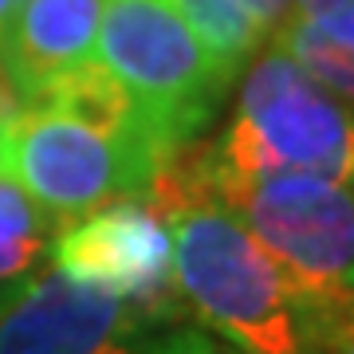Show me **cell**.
<instances>
[{
	"label": "cell",
	"instance_id": "1",
	"mask_svg": "<svg viewBox=\"0 0 354 354\" xmlns=\"http://www.w3.org/2000/svg\"><path fill=\"white\" fill-rule=\"evenodd\" d=\"M146 197L169 225L177 299L209 335L236 354H319V319L252 232L209 197L201 162H165Z\"/></svg>",
	"mask_w": 354,
	"mask_h": 354
},
{
	"label": "cell",
	"instance_id": "2",
	"mask_svg": "<svg viewBox=\"0 0 354 354\" xmlns=\"http://www.w3.org/2000/svg\"><path fill=\"white\" fill-rule=\"evenodd\" d=\"M205 189L236 216L323 323L354 304V185L304 174L228 177L201 158Z\"/></svg>",
	"mask_w": 354,
	"mask_h": 354
},
{
	"label": "cell",
	"instance_id": "3",
	"mask_svg": "<svg viewBox=\"0 0 354 354\" xmlns=\"http://www.w3.org/2000/svg\"><path fill=\"white\" fill-rule=\"evenodd\" d=\"M205 162L228 177L304 174L354 185V111L283 48H268L248 64L232 122Z\"/></svg>",
	"mask_w": 354,
	"mask_h": 354
},
{
	"label": "cell",
	"instance_id": "4",
	"mask_svg": "<svg viewBox=\"0 0 354 354\" xmlns=\"http://www.w3.org/2000/svg\"><path fill=\"white\" fill-rule=\"evenodd\" d=\"M95 59L134 95L174 150L197 134L232 83L169 0H102Z\"/></svg>",
	"mask_w": 354,
	"mask_h": 354
},
{
	"label": "cell",
	"instance_id": "5",
	"mask_svg": "<svg viewBox=\"0 0 354 354\" xmlns=\"http://www.w3.org/2000/svg\"><path fill=\"white\" fill-rule=\"evenodd\" d=\"M162 165L153 153L102 138L51 106H24L0 127V177L20 185L48 216L64 221L146 193Z\"/></svg>",
	"mask_w": 354,
	"mask_h": 354
},
{
	"label": "cell",
	"instance_id": "6",
	"mask_svg": "<svg viewBox=\"0 0 354 354\" xmlns=\"http://www.w3.org/2000/svg\"><path fill=\"white\" fill-rule=\"evenodd\" d=\"M158 335V319L55 268L0 288V354H150Z\"/></svg>",
	"mask_w": 354,
	"mask_h": 354
},
{
	"label": "cell",
	"instance_id": "7",
	"mask_svg": "<svg viewBox=\"0 0 354 354\" xmlns=\"http://www.w3.org/2000/svg\"><path fill=\"white\" fill-rule=\"evenodd\" d=\"M48 252L55 272L111 291L158 323L181 304L174 288L169 225L146 193L91 209L75 225L55 232Z\"/></svg>",
	"mask_w": 354,
	"mask_h": 354
},
{
	"label": "cell",
	"instance_id": "8",
	"mask_svg": "<svg viewBox=\"0 0 354 354\" xmlns=\"http://www.w3.org/2000/svg\"><path fill=\"white\" fill-rule=\"evenodd\" d=\"M102 0H20L0 36V55L28 99L59 71L95 59Z\"/></svg>",
	"mask_w": 354,
	"mask_h": 354
},
{
	"label": "cell",
	"instance_id": "9",
	"mask_svg": "<svg viewBox=\"0 0 354 354\" xmlns=\"http://www.w3.org/2000/svg\"><path fill=\"white\" fill-rule=\"evenodd\" d=\"M169 8L189 24V32L209 48L228 79L241 75L264 44V32L236 0H169Z\"/></svg>",
	"mask_w": 354,
	"mask_h": 354
},
{
	"label": "cell",
	"instance_id": "10",
	"mask_svg": "<svg viewBox=\"0 0 354 354\" xmlns=\"http://www.w3.org/2000/svg\"><path fill=\"white\" fill-rule=\"evenodd\" d=\"M276 48L288 51L330 95L354 99V39H335L319 28L304 24V20H288L276 32Z\"/></svg>",
	"mask_w": 354,
	"mask_h": 354
},
{
	"label": "cell",
	"instance_id": "11",
	"mask_svg": "<svg viewBox=\"0 0 354 354\" xmlns=\"http://www.w3.org/2000/svg\"><path fill=\"white\" fill-rule=\"evenodd\" d=\"M48 225H51V216L20 185H12L8 177H0V244L44 241L48 236Z\"/></svg>",
	"mask_w": 354,
	"mask_h": 354
},
{
	"label": "cell",
	"instance_id": "12",
	"mask_svg": "<svg viewBox=\"0 0 354 354\" xmlns=\"http://www.w3.org/2000/svg\"><path fill=\"white\" fill-rule=\"evenodd\" d=\"M291 20H304L335 39H354V0H291Z\"/></svg>",
	"mask_w": 354,
	"mask_h": 354
},
{
	"label": "cell",
	"instance_id": "13",
	"mask_svg": "<svg viewBox=\"0 0 354 354\" xmlns=\"http://www.w3.org/2000/svg\"><path fill=\"white\" fill-rule=\"evenodd\" d=\"M150 354H236V351L225 346L205 327H177V330H162Z\"/></svg>",
	"mask_w": 354,
	"mask_h": 354
},
{
	"label": "cell",
	"instance_id": "14",
	"mask_svg": "<svg viewBox=\"0 0 354 354\" xmlns=\"http://www.w3.org/2000/svg\"><path fill=\"white\" fill-rule=\"evenodd\" d=\"M319 354H354V304L319 323Z\"/></svg>",
	"mask_w": 354,
	"mask_h": 354
},
{
	"label": "cell",
	"instance_id": "15",
	"mask_svg": "<svg viewBox=\"0 0 354 354\" xmlns=\"http://www.w3.org/2000/svg\"><path fill=\"white\" fill-rule=\"evenodd\" d=\"M48 252V241H12L0 244V283L28 276V268H36V260Z\"/></svg>",
	"mask_w": 354,
	"mask_h": 354
},
{
	"label": "cell",
	"instance_id": "16",
	"mask_svg": "<svg viewBox=\"0 0 354 354\" xmlns=\"http://www.w3.org/2000/svg\"><path fill=\"white\" fill-rule=\"evenodd\" d=\"M236 4L252 16L264 36H276L279 28L291 20V0H236Z\"/></svg>",
	"mask_w": 354,
	"mask_h": 354
},
{
	"label": "cell",
	"instance_id": "17",
	"mask_svg": "<svg viewBox=\"0 0 354 354\" xmlns=\"http://www.w3.org/2000/svg\"><path fill=\"white\" fill-rule=\"evenodd\" d=\"M20 111H24V95H20V87H16L12 71H8L4 55H0V127H4L8 118H16Z\"/></svg>",
	"mask_w": 354,
	"mask_h": 354
},
{
	"label": "cell",
	"instance_id": "18",
	"mask_svg": "<svg viewBox=\"0 0 354 354\" xmlns=\"http://www.w3.org/2000/svg\"><path fill=\"white\" fill-rule=\"evenodd\" d=\"M16 4H20V0H0V36H4V28H8V20H12Z\"/></svg>",
	"mask_w": 354,
	"mask_h": 354
}]
</instances>
